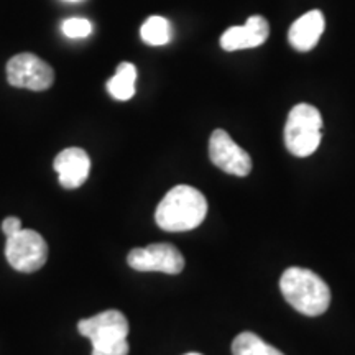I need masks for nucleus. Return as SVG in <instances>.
I'll return each instance as SVG.
<instances>
[{
	"label": "nucleus",
	"mask_w": 355,
	"mask_h": 355,
	"mask_svg": "<svg viewBox=\"0 0 355 355\" xmlns=\"http://www.w3.org/2000/svg\"><path fill=\"white\" fill-rule=\"evenodd\" d=\"M206 214L207 201L201 191L188 184H178L158 204L155 220L166 232H186L201 225Z\"/></svg>",
	"instance_id": "1"
},
{
	"label": "nucleus",
	"mask_w": 355,
	"mask_h": 355,
	"mask_svg": "<svg viewBox=\"0 0 355 355\" xmlns=\"http://www.w3.org/2000/svg\"><path fill=\"white\" fill-rule=\"evenodd\" d=\"M279 290L285 300L304 316H321L331 304V290L326 282L301 266H290L279 279Z\"/></svg>",
	"instance_id": "2"
},
{
	"label": "nucleus",
	"mask_w": 355,
	"mask_h": 355,
	"mask_svg": "<svg viewBox=\"0 0 355 355\" xmlns=\"http://www.w3.org/2000/svg\"><path fill=\"white\" fill-rule=\"evenodd\" d=\"M322 139L321 112L311 104H298L288 114L285 123V145L298 158L311 157Z\"/></svg>",
	"instance_id": "3"
},
{
	"label": "nucleus",
	"mask_w": 355,
	"mask_h": 355,
	"mask_svg": "<svg viewBox=\"0 0 355 355\" xmlns=\"http://www.w3.org/2000/svg\"><path fill=\"white\" fill-rule=\"evenodd\" d=\"M6 259L17 272L33 273L46 263L48 245L37 230L21 229L19 234L7 237Z\"/></svg>",
	"instance_id": "4"
},
{
	"label": "nucleus",
	"mask_w": 355,
	"mask_h": 355,
	"mask_svg": "<svg viewBox=\"0 0 355 355\" xmlns=\"http://www.w3.org/2000/svg\"><path fill=\"white\" fill-rule=\"evenodd\" d=\"M7 81L13 87L46 91L55 83V71L33 53H20L8 60Z\"/></svg>",
	"instance_id": "5"
},
{
	"label": "nucleus",
	"mask_w": 355,
	"mask_h": 355,
	"mask_svg": "<svg viewBox=\"0 0 355 355\" xmlns=\"http://www.w3.org/2000/svg\"><path fill=\"white\" fill-rule=\"evenodd\" d=\"M79 334L91 340L92 349H105L127 340L128 321L121 311H102L78 324Z\"/></svg>",
	"instance_id": "6"
},
{
	"label": "nucleus",
	"mask_w": 355,
	"mask_h": 355,
	"mask_svg": "<svg viewBox=\"0 0 355 355\" xmlns=\"http://www.w3.org/2000/svg\"><path fill=\"white\" fill-rule=\"evenodd\" d=\"M128 265L137 272H162L178 275L184 270V257L171 243H152L128 252Z\"/></svg>",
	"instance_id": "7"
},
{
	"label": "nucleus",
	"mask_w": 355,
	"mask_h": 355,
	"mask_svg": "<svg viewBox=\"0 0 355 355\" xmlns=\"http://www.w3.org/2000/svg\"><path fill=\"white\" fill-rule=\"evenodd\" d=\"M211 162L219 170L234 176H247L252 171V158L245 150L241 148L230 135L222 128L212 132L209 140Z\"/></svg>",
	"instance_id": "8"
},
{
	"label": "nucleus",
	"mask_w": 355,
	"mask_h": 355,
	"mask_svg": "<svg viewBox=\"0 0 355 355\" xmlns=\"http://www.w3.org/2000/svg\"><path fill=\"white\" fill-rule=\"evenodd\" d=\"M270 25L261 15H252L243 25L230 26L220 37V46L225 51L257 48L268 40Z\"/></svg>",
	"instance_id": "9"
},
{
	"label": "nucleus",
	"mask_w": 355,
	"mask_h": 355,
	"mask_svg": "<svg viewBox=\"0 0 355 355\" xmlns=\"http://www.w3.org/2000/svg\"><path fill=\"white\" fill-rule=\"evenodd\" d=\"M53 168L58 173V180L63 188L76 189L86 183L91 171V158L83 148L71 146L56 155Z\"/></svg>",
	"instance_id": "10"
},
{
	"label": "nucleus",
	"mask_w": 355,
	"mask_h": 355,
	"mask_svg": "<svg viewBox=\"0 0 355 355\" xmlns=\"http://www.w3.org/2000/svg\"><path fill=\"white\" fill-rule=\"evenodd\" d=\"M326 28V20L321 10H311L300 17L290 26L288 32V42L296 51L308 53L319 43V38Z\"/></svg>",
	"instance_id": "11"
},
{
	"label": "nucleus",
	"mask_w": 355,
	"mask_h": 355,
	"mask_svg": "<svg viewBox=\"0 0 355 355\" xmlns=\"http://www.w3.org/2000/svg\"><path fill=\"white\" fill-rule=\"evenodd\" d=\"M137 68L132 63H121L107 81L109 94L117 101H128L135 96Z\"/></svg>",
	"instance_id": "12"
},
{
	"label": "nucleus",
	"mask_w": 355,
	"mask_h": 355,
	"mask_svg": "<svg viewBox=\"0 0 355 355\" xmlns=\"http://www.w3.org/2000/svg\"><path fill=\"white\" fill-rule=\"evenodd\" d=\"M234 355H285L275 349L273 345L266 344L263 339L254 332H242L234 339L232 343Z\"/></svg>",
	"instance_id": "13"
},
{
	"label": "nucleus",
	"mask_w": 355,
	"mask_h": 355,
	"mask_svg": "<svg viewBox=\"0 0 355 355\" xmlns=\"http://www.w3.org/2000/svg\"><path fill=\"white\" fill-rule=\"evenodd\" d=\"M141 40L150 46H163L171 40V26L165 17L153 15L141 25Z\"/></svg>",
	"instance_id": "14"
},
{
	"label": "nucleus",
	"mask_w": 355,
	"mask_h": 355,
	"mask_svg": "<svg viewBox=\"0 0 355 355\" xmlns=\"http://www.w3.org/2000/svg\"><path fill=\"white\" fill-rule=\"evenodd\" d=\"M61 30L68 38H86L92 33V25L86 19H68L63 21Z\"/></svg>",
	"instance_id": "15"
},
{
	"label": "nucleus",
	"mask_w": 355,
	"mask_h": 355,
	"mask_svg": "<svg viewBox=\"0 0 355 355\" xmlns=\"http://www.w3.org/2000/svg\"><path fill=\"white\" fill-rule=\"evenodd\" d=\"M128 350H130V345L127 340H123L121 344L110 345L105 349H92V355H127Z\"/></svg>",
	"instance_id": "16"
},
{
	"label": "nucleus",
	"mask_w": 355,
	"mask_h": 355,
	"mask_svg": "<svg viewBox=\"0 0 355 355\" xmlns=\"http://www.w3.org/2000/svg\"><path fill=\"white\" fill-rule=\"evenodd\" d=\"M21 229H24V225H21V220L19 217L10 216L2 222V232L6 234V237H12V235L19 234Z\"/></svg>",
	"instance_id": "17"
},
{
	"label": "nucleus",
	"mask_w": 355,
	"mask_h": 355,
	"mask_svg": "<svg viewBox=\"0 0 355 355\" xmlns=\"http://www.w3.org/2000/svg\"><path fill=\"white\" fill-rule=\"evenodd\" d=\"M68 2H79V0H68Z\"/></svg>",
	"instance_id": "18"
},
{
	"label": "nucleus",
	"mask_w": 355,
	"mask_h": 355,
	"mask_svg": "<svg viewBox=\"0 0 355 355\" xmlns=\"http://www.w3.org/2000/svg\"><path fill=\"white\" fill-rule=\"evenodd\" d=\"M186 355H201V354H194V352H193V354H186Z\"/></svg>",
	"instance_id": "19"
}]
</instances>
